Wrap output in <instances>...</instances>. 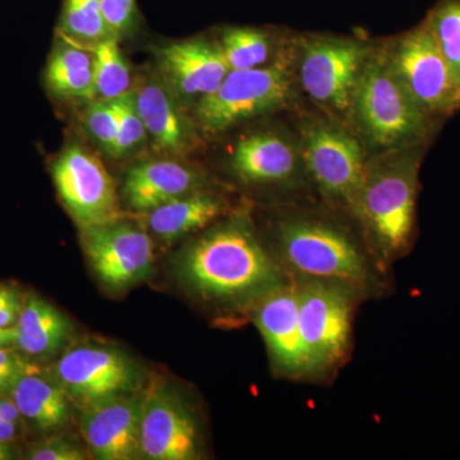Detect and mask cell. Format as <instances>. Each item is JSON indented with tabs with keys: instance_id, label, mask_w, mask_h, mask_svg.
I'll return each mask as SVG.
<instances>
[{
	"instance_id": "e0dca14e",
	"label": "cell",
	"mask_w": 460,
	"mask_h": 460,
	"mask_svg": "<svg viewBox=\"0 0 460 460\" xmlns=\"http://www.w3.org/2000/svg\"><path fill=\"white\" fill-rule=\"evenodd\" d=\"M205 180L190 166L172 160H155L133 166L124 181L127 204L136 211H148L172 199L202 190Z\"/></svg>"
},
{
	"instance_id": "5bb4252c",
	"label": "cell",
	"mask_w": 460,
	"mask_h": 460,
	"mask_svg": "<svg viewBox=\"0 0 460 460\" xmlns=\"http://www.w3.org/2000/svg\"><path fill=\"white\" fill-rule=\"evenodd\" d=\"M253 320L279 374L310 375L298 320L296 281L286 280L253 305Z\"/></svg>"
},
{
	"instance_id": "2e32d148",
	"label": "cell",
	"mask_w": 460,
	"mask_h": 460,
	"mask_svg": "<svg viewBox=\"0 0 460 460\" xmlns=\"http://www.w3.org/2000/svg\"><path fill=\"white\" fill-rule=\"evenodd\" d=\"M142 399L118 395L84 410L83 434L96 459L131 460L141 456Z\"/></svg>"
},
{
	"instance_id": "f546056e",
	"label": "cell",
	"mask_w": 460,
	"mask_h": 460,
	"mask_svg": "<svg viewBox=\"0 0 460 460\" xmlns=\"http://www.w3.org/2000/svg\"><path fill=\"white\" fill-rule=\"evenodd\" d=\"M102 13L114 35L128 31L136 20L135 0H100Z\"/></svg>"
},
{
	"instance_id": "d4e9b609",
	"label": "cell",
	"mask_w": 460,
	"mask_h": 460,
	"mask_svg": "<svg viewBox=\"0 0 460 460\" xmlns=\"http://www.w3.org/2000/svg\"><path fill=\"white\" fill-rule=\"evenodd\" d=\"M96 99L114 100L131 91V72L118 45V36L93 48Z\"/></svg>"
},
{
	"instance_id": "8d00e7d4",
	"label": "cell",
	"mask_w": 460,
	"mask_h": 460,
	"mask_svg": "<svg viewBox=\"0 0 460 460\" xmlns=\"http://www.w3.org/2000/svg\"><path fill=\"white\" fill-rule=\"evenodd\" d=\"M12 458V450L8 444L0 443V460Z\"/></svg>"
},
{
	"instance_id": "9a60e30c",
	"label": "cell",
	"mask_w": 460,
	"mask_h": 460,
	"mask_svg": "<svg viewBox=\"0 0 460 460\" xmlns=\"http://www.w3.org/2000/svg\"><path fill=\"white\" fill-rule=\"evenodd\" d=\"M157 63L172 93L199 102L213 93L230 71L220 45L198 39L165 45L157 51Z\"/></svg>"
},
{
	"instance_id": "44dd1931",
	"label": "cell",
	"mask_w": 460,
	"mask_h": 460,
	"mask_svg": "<svg viewBox=\"0 0 460 460\" xmlns=\"http://www.w3.org/2000/svg\"><path fill=\"white\" fill-rule=\"evenodd\" d=\"M16 343L22 352L42 357L56 353L69 335L65 314L38 296L23 299L16 325Z\"/></svg>"
},
{
	"instance_id": "603a6c76",
	"label": "cell",
	"mask_w": 460,
	"mask_h": 460,
	"mask_svg": "<svg viewBox=\"0 0 460 460\" xmlns=\"http://www.w3.org/2000/svg\"><path fill=\"white\" fill-rule=\"evenodd\" d=\"M45 84L59 99H96L93 53L78 45H60L45 69Z\"/></svg>"
},
{
	"instance_id": "8fae6325",
	"label": "cell",
	"mask_w": 460,
	"mask_h": 460,
	"mask_svg": "<svg viewBox=\"0 0 460 460\" xmlns=\"http://www.w3.org/2000/svg\"><path fill=\"white\" fill-rule=\"evenodd\" d=\"M141 456L151 460H193L201 456L198 422L189 405L164 384L142 399Z\"/></svg>"
},
{
	"instance_id": "7a4b0ae2",
	"label": "cell",
	"mask_w": 460,
	"mask_h": 460,
	"mask_svg": "<svg viewBox=\"0 0 460 460\" xmlns=\"http://www.w3.org/2000/svg\"><path fill=\"white\" fill-rule=\"evenodd\" d=\"M423 147L385 151L366 162L352 213L381 261H393L411 246Z\"/></svg>"
},
{
	"instance_id": "ac0fdd59",
	"label": "cell",
	"mask_w": 460,
	"mask_h": 460,
	"mask_svg": "<svg viewBox=\"0 0 460 460\" xmlns=\"http://www.w3.org/2000/svg\"><path fill=\"white\" fill-rule=\"evenodd\" d=\"M302 154L275 133H256L238 142L233 151L235 174L246 183H289L301 169Z\"/></svg>"
},
{
	"instance_id": "7402d4cb",
	"label": "cell",
	"mask_w": 460,
	"mask_h": 460,
	"mask_svg": "<svg viewBox=\"0 0 460 460\" xmlns=\"http://www.w3.org/2000/svg\"><path fill=\"white\" fill-rule=\"evenodd\" d=\"M9 392L23 419L40 431L62 428L68 420V395L65 389L32 371L18 378Z\"/></svg>"
},
{
	"instance_id": "30bf717a",
	"label": "cell",
	"mask_w": 460,
	"mask_h": 460,
	"mask_svg": "<svg viewBox=\"0 0 460 460\" xmlns=\"http://www.w3.org/2000/svg\"><path fill=\"white\" fill-rule=\"evenodd\" d=\"M51 172L60 199L81 229L120 220L113 178L89 151L75 145L65 148Z\"/></svg>"
},
{
	"instance_id": "ffe728a7",
	"label": "cell",
	"mask_w": 460,
	"mask_h": 460,
	"mask_svg": "<svg viewBox=\"0 0 460 460\" xmlns=\"http://www.w3.org/2000/svg\"><path fill=\"white\" fill-rule=\"evenodd\" d=\"M224 210L219 199L198 190L148 211V228L164 241H175L210 226Z\"/></svg>"
},
{
	"instance_id": "d6a6232c",
	"label": "cell",
	"mask_w": 460,
	"mask_h": 460,
	"mask_svg": "<svg viewBox=\"0 0 460 460\" xmlns=\"http://www.w3.org/2000/svg\"><path fill=\"white\" fill-rule=\"evenodd\" d=\"M0 416L17 426L22 422L23 419L13 399L2 398V396H0Z\"/></svg>"
},
{
	"instance_id": "3957f363",
	"label": "cell",
	"mask_w": 460,
	"mask_h": 460,
	"mask_svg": "<svg viewBox=\"0 0 460 460\" xmlns=\"http://www.w3.org/2000/svg\"><path fill=\"white\" fill-rule=\"evenodd\" d=\"M357 135L374 153L426 145L434 132L429 117L402 86L387 51H371L350 102Z\"/></svg>"
},
{
	"instance_id": "277c9868",
	"label": "cell",
	"mask_w": 460,
	"mask_h": 460,
	"mask_svg": "<svg viewBox=\"0 0 460 460\" xmlns=\"http://www.w3.org/2000/svg\"><path fill=\"white\" fill-rule=\"evenodd\" d=\"M281 262L299 278L337 281L356 290L368 288L367 259L343 229L314 217H292L278 232Z\"/></svg>"
},
{
	"instance_id": "836d02e7",
	"label": "cell",
	"mask_w": 460,
	"mask_h": 460,
	"mask_svg": "<svg viewBox=\"0 0 460 460\" xmlns=\"http://www.w3.org/2000/svg\"><path fill=\"white\" fill-rule=\"evenodd\" d=\"M17 428V425L0 416V443L9 444L16 440Z\"/></svg>"
},
{
	"instance_id": "e575fe53",
	"label": "cell",
	"mask_w": 460,
	"mask_h": 460,
	"mask_svg": "<svg viewBox=\"0 0 460 460\" xmlns=\"http://www.w3.org/2000/svg\"><path fill=\"white\" fill-rule=\"evenodd\" d=\"M16 343V330L14 328L0 329V348H9Z\"/></svg>"
},
{
	"instance_id": "9c48e42d",
	"label": "cell",
	"mask_w": 460,
	"mask_h": 460,
	"mask_svg": "<svg viewBox=\"0 0 460 460\" xmlns=\"http://www.w3.org/2000/svg\"><path fill=\"white\" fill-rule=\"evenodd\" d=\"M302 160L321 192L352 211L365 174L362 144L341 127L326 122L307 124Z\"/></svg>"
},
{
	"instance_id": "8992f818",
	"label": "cell",
	"mask_w": 460,
	"mask_h": 460,
	"mask_svg": "<svg viewBox=\"0 0 460 460\" xmlns=\"http://www.w3.org/2000/svg\"><path fill=\"white\" fill-rule=\"evenodd\" d=\"M387 56L402 86L429 117L459 111L460 91L428 21L401 36Z\"/></svg>"
},
{
	"instance_id": "ba28073f",
	"label": "cell",
	"mask_w": 460,
	"mask_h": 460,
	"mask_svg": "<svg viewBox=\"0 0 460 460\" xmlns=\"http://www.w3.org/2000/svg\"><path fill=\"white\" fill-rule=\"evenodd\" d=\"M371 51L352 39L323 36L305 40L299 60L302 87L330 111L349 114L354 90Z\"/></svg>"
},
{
	"instance_id": "484cf974",
	"label": "cell",
	"mask_w": 460,
	"mask_h": 460,
	"mask_svg": "<svg viewBox=\"0 0 460 460\" xmlns=\"http://www.w3.org/2000/svg\"><path fill=\"white\" fill-rule=\"evenodd\" d=\"M220 48L230 71L265 66L271 54V42L268 36L246 27L226 30Z\"/></svg>"
},
{
	"instance_id": "cb8c5ba5",
	"label": "cell",
	"mask_w": 460,
	"mask_h": 460,
	"mask_svg": "<svg viewBox=\"0 0 460 460\" xmlns=\"http://www.w3.org/2000/svg\"><path fill=\"white\" fill-rule=\"evenodd\" d=\"M60 30L66 41L86 49L117 36L105 20L100 0H66Z\"/></svg>"
},
{
	"instance_id": "6da1fadb",
	"label": "cell",
	"mask_w": 460,
	"mask_h": 460,
	"mask_svg": "<svg viewBox=\"0 0 460 460\" xmlns=\"http://www.w3.org/2000/svg\"><path fill=\"white\" fill-rule=\"evenodd\" d=\"M181 265L195 292L223 305H255L287 280L244 219L206 233L187 248Z\"/></svg>"
},
{
	"instance_id": "4316f807",
	"label": "cell",
	"mask_w": 460,
	"mask_h": 460,
	"mask_svg": "<svg viewBox=\"0 0 460 460\" xmlns=\"http://www.w3.org/2000/svg\"><path fill=\"white\" fill-rule=\"evenodd\" d=\"M426 21L460 91V0H441Z\"/></svg>"
},
{
	"instance_id": "83f0119b",
	"label": "cell",
	"mask_w": 460,
	"mask_h": 460,
	"mask_svg": "<svg viewBox=\"0 0 460 460\" xmlns=\"http://www.w3.org/2000/svg\"><path fill=\"white\" fill-rule=\"evenodd\" d=\"M114 100L117 107V137L111 155L120 157L140 146L147 132L136 107L132 90Z\"/></svg>"
},
{
	"instance_id": "52a82bcc",
	"label": "cell",
	"mask_w": 460,
	"mask_h": 460,
	"mask_svg": "<svg viewBox=\"0 0 460 460\" xmlns=\"http://www.w3.org/2000/svg\"><path fill=\"white\" fill-rule=\"evenodd\" d=\"M290 95L289 75L280 65L229 71L220 86L198 102V119L208 132H222L268 113Z\"/></svg>"
},
{
	"instance_id": "4fadbf2b",
	"label": "cell",
	"mask_w": 460,
	"mask_h": 460,
	"mask_svg": "<svg viewBox=\"0 0 460 460\" xmlns=\"http://www.w3.org/2000/svg\"><path fill=\"white\" fill-rule=\"evenodd\" d=\"M60 386L84 410L126 394L136 384L135 366L123 353L98 345L72 348L58 362Z\"/></svg>"
},
{
	"instance_id": "1f68e13d",
	"label": "cell",
	"mask_w": 460,
	"mask_h": 460,
	"mask_svg": "<svg viewBox=\"0 0 460 460\" xmlns=\"http://www.w3.org/2000/svg\"><path fill=\"white\" fill-rule=\"evenodd\" d=\"M22 305L23 299L16 289L0 284V329L14 328Z\"/></svg>"
},
{
	"instance_id": "4dcf8cb0",
	"label": "cell",
	"mask_w": 460,
	"mask_h": 460,
	"mask_svg": "<svg viewBox=\"0 0 460 460\" xmlns=\"http://www.w3.org/2000/svg\"><path fill=\"white\" fill-rule=\"evenodd\" d=\"M32 460H83V450L77 445L72 444L66 438H48L36 445L29 453Z\"/></svg>"
},
{
	"instance_id": "d6986e66",
	"label": "cell",
	"mask_w": 460,
	"mask_h": 460,
	"mask_svg": "<svg viewBox=\"0 0 460 460\" xmlns=\"http://www.w3.org/2000/svg\"><path fill=\"white\" fill-rule=\"evenodd\" d=\"M132 93L147 135L155 146L168 153L186 151L192 142V128L175 102L172 90L166 84L148 81Z\"/></svg>"
},
{
	"instance_id": "7c38bea8",
	"label": "cell",
	"mask_w": 460,
	"mask_h": 460,
	"mask_svg": "<svg viewBox=\"0 0 460 460\" xmlns=\"http://www.w3.org/2000/svg\"><path fill=\"white\" fill-rule=\"evenodd\" d=\"M83 247L99 279L113 289L138 283L153 269V242L132 224L117 220L83 229Z\"/></svg>"
},
{
	"instance_id": "f1b7e54d",
	"label": "cell",
	"mask_w": 460,
	"mask_h": 460,
	"mask_svg": "<svg viewBox=\"0 0 460 460\" xmlns=\"http://www.w3.org/2000/svg\"><path fill=\"white\" fill-rule=\"evenodd\" d=\"M86 127L91 136L107 151L111 153L117 137V107L115 100L93 99L86 111Z\"/></svg>"
},
{
	"instance_id": "d590c367",
	"label": "cell",
	"mask_w": 460,
	"mask_h": 460,
	"mask_svg": "<svg viewBox=\"0 0 460 460\" xmlns=\"http://www.w3.org/2000/svg\"><path fill=\"white\" fill-rule=\"evenodd\" d=\"M16 381L12 380L7 375L0 372V390H11V387L14 385Z\"/></svg>"
},
{
	"instance_id": "5b68a950",
	"label": "cell",
	"mask_w": 460,
	"mask_h": 460,
	"mask_svg": "<svg viewBox=\"0 0 460 460\" xmlns=\"http://www.w3.org/2000/svg\"><path fill=\"white\" fill-rule=\"evenodd\" d=\"M298 320L310 375L325 374L347 356L356 293L337 281L299 278Z\"/></svg>"
}]
</instances>
